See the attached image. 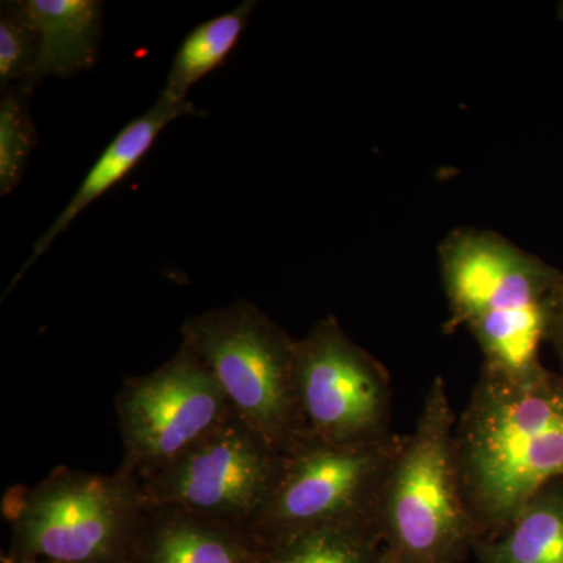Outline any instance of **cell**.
<instances>
[{"instance_id": "cell-1", "label": "cell", "mask_w": 563, "mask_h": 563, "mask_svg": "<svg viewBox=\"0 0 563 563\" xmlns=\"http://www.w3.org/2000/svg\"><path fill=\"white\" fill-rule=\"evenodd\" d=\"M463 501L479 539L498 536L554 481L563 479V379L483 368L454 426Z\"/></svg>"}, {"instance_id": "cell-2", "label": "cell", "mask_w": 563, "mask_h": 563, "mask_svg": "<svg viewBox=\"0 0 563 563\" xmlns=\"http://www.w3.org/2000/svg\"><path fill=\"white\" fill-rule=\"evenodd\" d=\"M440 268L448 329L468 328L483 351V368L512 377L542 372L540 344L551 331L559 274L498 233L476 229L444 240Z\"/></svg>"}, {"instance_id": "cell-3", "label": "cell", "mask_w": 563, "mask_h": 563, "mask_svg": "<svg viewBox=\"0 0 563 563\" xmlns=\"http://www.w3.org/2000/svg\"><path fill=\"white\" fill-rule=\"evenodd\" d=\"M454 426L446 383L435 377L380 496L385 563H461L479 539L463 501Z\"/></svg>"}, {"instance_id": "cell-4", "label": "cell", "mask_w": 563, "mask_h": 563, "mask_svg": "<svg viewBox=\"0 0 563 563\" xmlns=\"http://www.w3.org/2000/svg\"><path fill=\"white\" fill-rule=\"evenodd\" d=\"M146 503L139 479L118 470L55 468L2 498L18 550L57 563H114L133 550Z\"/></svg>"}, {"instance_id": "cell-5", "label": "cell", "mask_w": 563, "mask_h": 563, "mask_svg": "<svg viewBox=\"0 0 563 563\" xmlns=\"http://www.w3.org/2000/svg\"><path fill=\"white\" fill-rule=\"evenodd\" d=\"M181 343L213 374L232 409L280 453L299 440L292 340L251 302L195 314Z\"/></svg>"}, {"instance_id": "cell-6", "label": "cell", "mask_w": 563, "mask_h": 563, "mask_svg": "<svg viewBox=\"0 0 563 563\" xmlns=\"http://www.w3.org/2000/svg\"><path fill=\"white\" fill-rule=\"evenodd\" d=\"M404 437L393 432L346 444L299 440L285 453L279 484L252 532L268 548L312 529L376 525Z\"/></svg>"}, {"instance_id": "cell-7", "label": "cell", "mask_w": 563, "mask_h": 563, "mask_svg": "<svg viewBox=\"0 0 563 563\" xmlns=\"http://www.w3.org/2000/svg\"><path fill=\"white\" fill-rule=\"evenodd\" d=\"M284 457L233 410L218 428L139 483L150 506H177L252 531L279 484Z\"/></svg>"}, {"instance_id": "cell-8", "label": "cell", "mask_w": 563, "mask_h": 563, "mask_svg": "<svg viewBox=\"0 0 563 563\" xmlns=\"http://www.w3.org/2000/svg\"><path fill=\"white\" fill-rule=\"evenodd\" d=\"M295 396L299 440L365 443L393 433L388 374L335 317L296 340Z\"/></svg>"}, {"instance_id": "cell-9", "label": "cell", "mask_w": 563, "mask_h": 563, "mask_svg": "<svg viewBox=\"0 0 563 563\" xmlns=\"http://www.w3.org/2000/svg\"><path fill=\"white\" fill-rule=\"evenodd\" d=\"M114 407L124 446L120 472L136 479L174 461L233 412L213 374L184 343L154 372L128 377Z\"/></svg>"}, {"instance_id": "cell-10", "label": "cell", "mask_w": 563, "mask_h": 563, "mask_svg": "<svg viewBox=\"0 0 563 563\" xmlns=\"http://www.w3.org/2000/svg\"><path fill=\"white\" fill-rule=\"evenodd\" d=\"M133 550L141 563H261L266 553L251 529L165 504H146Z\"/></svg>"}, {"instance_id": "cell-11", "label": "cell", "mask_w": 563, "mask_h": 563, "mask_svg": "<svg viewBox=\"0 0 563 563\" xmlns=\"http://www.w3.org/2000/svg\"><path fill=\"white\" fill-rule=\"evenodd\" d=\"M195 113L196 109L191 102H174L161 95V98L150 111L121 129V132L110 141L109 146L103 150L98 161L91 166L90 172L85 176L79 190L76 191L68 206L62 210V213L52 222L51 228L35 243L31 258L25 262V265L11 282L10 290L16 285L18 279H21L22 274L27 272L33 263L49 250L51 244L73 224V221L79 217L81 211L87 210V207L98 201L114 185L121 184L139 166V163L146 157L147 152L154 146L155 140L161 136L166 125L181 117ZM10 290H7V292Z\"/></svg>"}, {"instance_id": "cell-12", "label": "cell", "mask_w": 563, "mask_h": 563, "mask_svg": "<svg viewBox=\"0 0 563 563\" xmlns=\"http://www.w3.org/2000/svg\"><path fill=\"white\" fill-rule=\"evenodd\" d=\"M41 35L38 63L31 79L20 85L32 95L46 77L77 76L95 68L102 35L103 3L98 0H25Z\"/></svg>"}, {"instance_id": "cell-13", "label": "cell", "mask_w": 563, "mask_h": 563, "mask_svg": "<svg viewBox=\"0 0 563 563\" xmlns=\"http://www.w3.org/2000/svg\"><path fill=\"white\" fill-rule=\"evenodd\" d=\"M481 563H563V479L537 493L498 536L477 539Z\"/></svg>"}, {"instance_id": "cell-14", "label": "cell", "mask_w": 563, "mask_h": 563, "mask_svg": "<svg viewBox=\"0 0 563 563\" xmlns=\"http://www.w3.org/2000/svg\"><path fill=\"white\" fill-rule=\"evenodd\" d=\"M255 7L257 2L246 0L235 10L199 24L180 44L162 95L174 102H187L191 88L228 60Z\"/></svg>"}, {"instance_id": "cell-15", "label": "cell", "mask_w": 563, "mask_h": 563, "mask_svg": "<svg viewBox=\"0 0 563 563\" xmlns=\"http://www.w3.org/2000/svg\"><path fill=\"white\" fill-rule=\"evenodd\" d=\"M261 563H385V554L376 525L331 526L272 544Z\"/></svg>"}, {"instance_id": "cell-16", "label": "cell", "mask_w": 563, "mask_h": 563, "mask_svg": "<svg viewBox=\"0 0 563 563\" xmlns=\"http://www.w3.org/2000/svg\"><path fill=\"white\" fill-rule=\"evenodd\" d=\"M31 95L20 87L7 88L0 101V195H10L20 185L32 152L36 128L29 110Z\"/></svg>"}, {"instance_id": "cell-17", "label": "cell", "mask_w": 563, "mask_h": 563, "mask_svg": "<svg viewBox=\"0 0 563 563\" xmlns=\"http://www.w3.org/2000/svg\"><path fill=\"white\" fill-rule=\"evenodd\" d=\"M41 35L24 2H2L0 9V87H20L38 63Z\"/></svg>"}, {"instance_id": "cell-18", "label": "cell", "mask_w": 563, "mask_h": 563, "mask_svg": "<svg viewBox=\"0 0 563 563\" xmlns=\"http://www.w3.org/2000/svg\"><path fill=\"white\" fill-rule=\"evenodd\" d=\"M551 333L554 335L555 344L563 354V280L559 284L554 299L553 321H551Z\"/></svg>"}, {"instance_id": "cell-19", "label": "cell", "mask_w": 563, "mask_h": 563, "mask_svg": "<svg viewBox=\"0 0 563 563\" xmlns=\"http://www.w3.org/2000/svg\"><path fill=\"white\" fill-rule=\"evenodd\" d=\"M20 563V562H18ZM21 563H57V562H21Z\"/></svg>"}]
</instances>
